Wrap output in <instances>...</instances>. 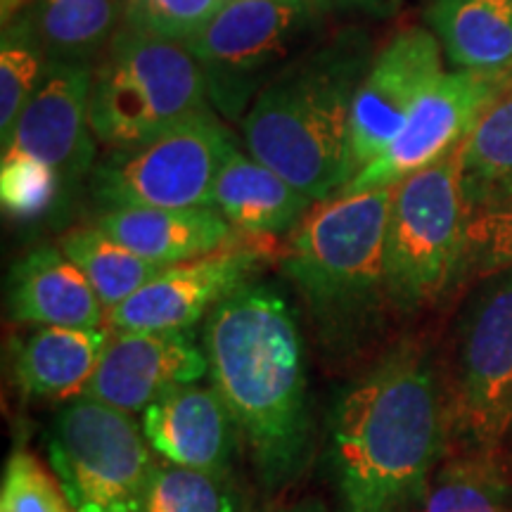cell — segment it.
Instances as JSON below:
<instances>
[{"label": "cell", "instance_id": "d6986e66", "mask_svg": "<svg viewBox=\"0 0 512 512\" xmlns=\"http://www.w3.org/2000/svg\"><path fill=\"white\" fill-rule=\"evenodd\" d=\"M311 204V197L294 190L252 155H242L238 147L230 150L211 192V209L254 240L299 228L309 216Z\"/></svg>", "mask_w": 512, "mask_h": 512}, {"label": "cell", "instance_id": "8fae6325", "mask_svg": "<svg viewBox=\"0 0 512 512\" xmlns=\"http://www.w3.org/2000/svg\"><path fill=\"white\" fill-rule=\"evenodd\" d=\"M503 93V81L494 76L444 72L418 100L396 138L380 157L363 166L339 195H356L380 188H396L408 176L427 169L453 147L463 143L479 117Z\"/></svg>", "mask_w": 512, "mask_h": 512}, {"label": "cell", "instance_id": "30bf717a", "mask_svg": "<svg viewBox=\"0 0 512 512\" xmlns=\"http://www.w3.org/2000/svg\"><path fill=\"white\" fill-rule=\"evenodd\" d=\"M235 140L211 110L150 143L107 150L91 171L100 209L211 207L216 176Z\"/></svg>", "mask_w": 512, "mask_h": 512}, {"label": "cell", "instance_id": "e0dca14e", "mask_svg": "<svg viewBox=\"0 0 512 512\" xmlns=\"http://www.w3.org/2000/svg\"><path fill=\"white\" fill-rule=\"evenodd\" d=\"M107 309L81 268L57 247H38L12 266L8 313L17 323L100 328Z\"/></svg>", "mask_w": 512, "mask_h": 512}, {"label": "cell", "instance_id": "3957f363", "mask_svg": "<svg viewBox=\"0 0 512 512\" xmlns=\"http://www.w3.org/2000/svg\"><path fill=\"white\" fill-rule=\"evenodd\" d=\"M392 202L394 188L320 202L294 230L280 261L320 349L335 361L373 349L394 311L384 271Z\"/></svg>", "mask_w": 512, "mask_h": 512}, {"label": "cell", "instance_id": "7a4b0ae2", "mask_svg": "<svg viewBox=\"0 0 512 512\" xmlns=\"http://www.w3.org/2000/svg\"><path fill=\"white\" fill-rule=\"evenodd\" d=\"M211 387L226 403L266 489L299 477L309 458L306 349L278 287L245 283L204 318Z\"/></svg>", "mask_w": 512, "mask_h": 512}, {"label": "cell", "instance_id": "e575fe53", "mask_svg": "<svg viewBox=\"0 0 512 512\" xmlns=\"http://www.w3.org/2000/svg\"><path fill=\"white\" fill-rule=\"evenodd\" d=\"M508 439H512V415H510V430H508Z\"/></svg>", "mask_w": 512, "mask_h": 512}, {"label": "cell", "instance_id": "44dd1931", "mask_svg": "<svg viewBox=\"0 0 512 512\" xmlns=\"http://www.w3.org/2000/svg\"><path fill=\"white\" fill-rule=\"evenodd\" d=\"M427 22L453 67L501 81L508 76L512 0H432Z\"/></svg>", "mask_w": 512, "mask_h": 512}, {"label": "cell", "instance_id": "f546056e", "mask_svg": "<svg viewBox=\"0 0 512 512\" xmlns=\"http://www.w3.org/2000/svg\"><path fill=\"white\" fill-rule=\"evenodd\" d=\"M0 512H74V508L41 460L27 451H15L5 463Z\"/></svg>", "mask_w": 512, "mask_h": 512}, {"label": "cell", "instance_id": "d6a6232c", "mask_svg": "<svg viewBox=\"0 0 512 512\" xmlns=\"http://www.w3.org/2000/svg\"><path fill=\"white\" fill-rule=\"evenodd\" d=\"M268 512H325V508L320 501H299L292 505H283V508H273Z\"/></svg>", "mask_w": 512, "mask_h": 512}, {"label": "cell", "instance_id": "7c38bea8", "mask_svg": "<svg viewBox=\"0 0 512 512\" xmlns=\"http://www.w3.org/2000/svg\"><path fill=\"white\" fill-rule=\"evenodd\" d=\"M444 76V50L434 31L401 29L373 55L351 107L354 176L380 157L418 100Z\"/></svg>", "mask_w": 512, "mask_h": 512}, {"label": "cell", "instance_id": "ac0fdd59", "mask_svg": "<svg viewBox=\"0 0 512 512\" xmlns=\"http://www.w3.org/2000/svg\"><path fill=\"white\" fill-rule=\"evenodd\" d=\"M112 240L159 266H178L235 245L233 226L216 209H110L93 223Z\"/></svg>", "mask_w": 512, "mask_h": 512}, {"label": "cell", "instance_id": "8992f818", "mask_svg": "<svg viewBox=\"0 0 512 512\" xmlns=\"http://www.w3.org/2000/svg\"><path fill=\"white\" fill-rule=\"evenodd\" d=\"M465 140L448 155L394 188L384 240L387 292L396 313L430 309L458 285L467 200Z\"/></svg>", "mask_w": 512, "mask_h": 512}, {"label": "cell", "instance_id": "9a60e30c", "mask_svg": "<svg viewBox=\"0 0 512 512\" xmlns=\"http://www.w3.org/2000/svg\"><path fill=\"white\" fill-rule=\"evenodd\" d=\"M204 375H209V358L188 330H128L110 335L83 396L140 413Z\"/></svg>", "mask_w": 512, "mask_h": 512}, {"label": "cell", "instance_id": "836d02e7", "mask_svg": "<svg viewBox=\"0 0 512 512\" xmlns=\"http://www.w3.org/2000/svg\"><path fill=\"white\" fill-rule=\"evenodd\" d=\"M505 86H512V69L508 72V76H505V79H503V88Z\"/></svg>", "mask_w": 512, "mask_h": 512}, {"label": "cell", "instance_id": "f1b7e54d", "mask_svg": "<svg viewBox=\"0 0 512 512\" xmlns=\"http://www.w3.org/2000/svg\"><path fill=\"white\" fill-rule=\"evenodd\" d=\"M60 176L41 159L5 150L0 162V202L12 219L31 221L43 216L62 195Z\"/></svg>", "mask_w": 512, "mask_h": 512}, {"label": "cell", "instance_id": "277c9868", "mask_svg": "<svg viewBox=\"0 0 512 512\" xmlns=\"http://www.w3.org/2000/svg\"><path fill=\"white\" fill-rule=\"evenodd\" d=\"M370 60L361 36L342 34L287 64L240 121L249 155L313 202L337 197L354 178L351 107Z\"/></svg>", "mask_w": 512, "mask_h": 512}, {"label": "cell", "instance_id": "484cf974", "mask_svg": "<svg viewBox=\"0 0 512 512\" xmlns=\"http://www.w3.org/2000/svg\"><path fill=\"white\" fill-rule=\"evenodd\" d=\"M48 64L46 50L24 12L3 24V43H0V143H3V150L10 143L24 107L41 86Z\"/></svg>", "mask_w": 512, "mask_h": 512}, {"label": "cell", "instance_id": "1f68e13d", "mask_svg": "<svg viewBox=\"0 0 512 512\" xmlns=\"http://www.w3.org/2000/svg\"><path fill=\"white\" fill-rule=\"evenodd\" d=\"M401 0H313V5L323 12L347 10V12H368V15H389L396 10Z\"/></svg>", "mask_w": 512, "mask_h": 512}, {"label": "cell", "instance_id": "4dcf8cb0", "mask_svg": "<svg viewBox=\"0 0 512 512\" xmlns=\"http://www.w3.org/2000/svg\"><path fill=\"white\" fill-rule=\"evenodd\" d=\"M226 0H126V27L185 43Z\"/></svg>", "mask_w": 512, "mask_h": 512}, {"label": "cell", "instance_id": "5bb4252c", "mask_svg": "<svg viewBox=\"0 0 512 512\" xmlns=\"http://www.w3.org/2000/svg\"><path fill=\"white\" fill-rule=\"evenodd\" d=\"M259 264V247L233 245L164 268L143 290L107 311V325L114 332L190 330L228 294L245 285Z\"/></svg>", "mask_w": 512, "mask_h": 512}, {"label": "cell", "instance_id": "7402d4cb", "mask_svg": "<svg viewBox=\"0 0 512 512\" xmlns=\"http://www.w3.org/2000/svg\"><path fill=\"white\" fill-rule=\"evenodd\" d=\"M50 62H91L126 27V0H31L24 10Z\"/></svg>", "mask_w": 512, "mask_h": 512}, {"label": "cell", "instance_id": "4fadbf2b", "mask_svg": "<svg viewBox=\"0 0 512 512\" xmlns=\"http://www.w3.org/2000/svg\"><path fill=\"white\" fill-rule=\"evenodd\" d=\"M93 76L91 62H50L5 147L48 164L60 176L62 190L76 188L95 166Z\"/></svg>", "mask_w": 512, "mask_h": 512}, {"label": "cell", "instance_id": "52a82bcc", "mask_svg": "<svg viewBox=\"0 0 512 512\" xmlns=\"http://www.w3.org/2000/svg\"><path fill=\"white\" fill-rule=\"evenodd\" d=\"M444 382L448 439L494 456L512 415V268L484 278L460 313Z\"/></svg>", "mask_w": 512, "mask_h": 512}, {"label": "cell", "instance_id": "ba28073f", "mask_svg": "<svg viewBox=\"0 0 512 512\" xmlns=\"http://www.w3.org/2000/svg\"><path fill=\"white\" fill-rule=\"evenodd\" d=\"M323 15L313 0H226L185 41L207 81L209 102L230 121H242L264 88L311 36Z\"/></svg>", "mask_w": 512, "mask_h": 512}, {"label": "cell", "instance_id": "603a6c76", "mask_svg": "<svg viewBox=\"0 0 512 512\" xmlns=\"http://www.w3.org/2000/svg\"><path fill=\"white\" fill-rule=\"evenodd\" d=\"M463 190L467 209L512 197V86L503 88L467 133Z\"/></svg>", "mask_w": 512, "mask_h": 512}, {"label": "cell", "instance_id": "ffe728a7", "mask_svg": "<svg viewBox=\"0 0 512 512\" xmlns=\"http://www.w3.org/2000/svg\"><path fill=\"white\" fill-rule=\"evenodd\" d=\"M107 342L110 332L102 328L41 325L15 344V382L34 399L81 396L100 366Z\"/></svg>", "mask_w": 512, "mask_h": 512}, {"label": "cell", "instance_id": "d4e9b609", "mask_svg": "<svg viewBox=\"0 0 512 512\" xmlns=\"http://www.w3.org/2000/svg\"><path fill=\"white\" fill-rule=\"evenodd\" d=\"M512 489L491 456H470L441 467L418 512H510Z\"/></svg>", "mask_w": 512, "mask_h": 512}, {"label": "cell", "instance_id": "cb8c5ba5", "mask_svg": "<svg viewBox=\"0 0 512 512\" xmlns=\"http://www.w3.org/2000/svg\"><path fill=\"white\" fill-rule=\"evenodd\" d=\"M60 249L81 268L107 311L131 299L166 268L131 252L95 226L67 233Z\"/></svg>", "mask_w": 512, "mask_h": 512}, {"label": "cell", "instance_id": "4316f807", "mask_svg": "<svg viewBox=\"0 0 512 512\" xmlns=\"http://www.w3.org/2000/svg\"><path fill=\"white\" fill-rule=\"evenodd\" d=\"M512 268V197L467 211L458 285Z\"/></svg>", "mask_w": 512, "mask_h": 512}, {"label": "cell", "instance_id": "5b68a950", "mask_svg": "<svg viewBox=\"0 0 512 512\" xmlns=\"http://www.w3.org/2000/svg\"><path fill=\"white\" fill-rule=\"evenodd\" d=\"M204 110L207 81L181 41L124 27L95 67L91 126L107 150L150 143Z\"/></svg>", "mask_w": 512, "mask_h": 512}, {"label": "cell", "instance_id": "9c48e42d", "mask_svg": "<svg viewBox=\"0 0 512 512\" xmlns=\"http://www.w3.org/2000/svg\"><path fill=\"white\" fill-rule=\"evenodd\" d=\"M48 458L74 512H143L157 470L133 413L83 394L55 415Z\"/></svg>", "mask_w": 512, "mask_h": 512}, {"label": "cell", "instance_id": "6da1fadb", "mask_svg": "<svg viewBox=\"0 0 512 512\" xmlns=\"http://www.w3.org/2000/svg\"><path fill=\"white\" fill-rule=\"evenodd\" d=\"M446 444L437 361L403 337L339 392L330 413L339 512H418Z\"/></svg>", "mask_w": 512, "mask_h": 512}, {"label": "cell", "instance_id": "83f0119b", "mask_svg": "<svg viewBox=\"0 0 512 512\" xmlns=\"http://www.w3.org/2000/svg\"><path fill=\"white\" fill-rule=\"evenodd\" d=\"M143 512H235L226 477L174 463L157 465Z\"/></svg>", "mask_w": 512, "mask_h": 512}, {"label": "cell", "instance_id": "2e32d148", "mask_svg": "<svg viewBox=\"0 0 512 512\" xmlns=\"http://www.w3.org/2000/svg\"><path fill=\"white\" fill-rule=\"evenodd\" d=\"M143 432L166 463L226 477L238 427L214 387H178L143 411Z\"/></svg>", "mask_w": 512, "mask_h": 512}]
</instances>
